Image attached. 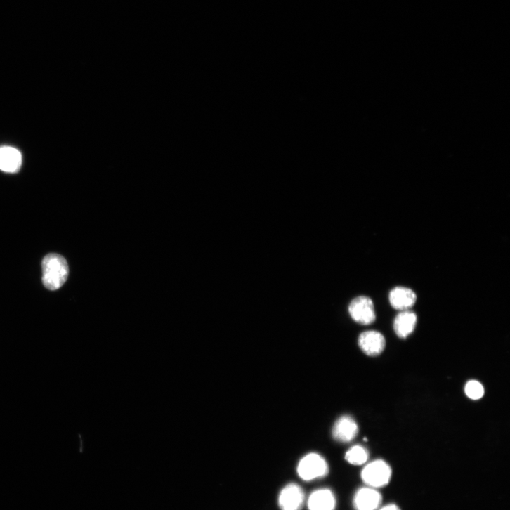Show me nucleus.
I'll return each instance as SVG.
<instances>
[{"instance_id":"nucleus-1","label":"nucleus","mask_w":510,"mask_h":510,"mask_svg":"<svg viewBox=\"0 0 510 510\" xmlns=\"http://www.w3.org/2000/svg\"><path fill=\"white\" fill-rule=\"evenodd\" d=\"M42 282L50 291L60 289L69 277V266L65 259L57 253H50L42 260Z\"/></svg>"},{"instance_id":"nucleus-2","label":"nucleus","mask_w":510,"mask_h":510,"mask_svg":"<svg viewBox=\"0 0 510 510\" xmlns=\"http://www.w3.org/2000/svg\"><path fill=\"white\" fill-rule=\"evenodd\" d=\"M297 473L303 480L311 481L325 477L329 473V467L322 456L310 453L299 462Z\"/></svg>"},{"instance_id":"nucleus-3","label":"nucleus","mask_w":510,"mask_h":510,"mask_svg":"<svg viewBox=\"0 0 510 510\" xmlns=\"http://www.w3.org/2000/svg\"><path fill=\"white\" fill-rule=\"evenodd\" d=\"M392 476L391 466L383 460H376L367 464L362 470L361 477L370 488H379L387 485Z\"/></svg>"},{"instance_id":"nucleus-4","label":"nucleus","mask_w":510,"mask_h":510,"mask_svg":"<svg viewBox=\"0 0 510 510\" xmlns=\"http://www.w3.org/2000/svg\"><path fill=\"white\" fill-rule=\"evenodd\" d=\"M348 309L351 318L358 323L367 325L376 320L374 305L368 296L356 297L351 301Z\"/></svg>"},{"instance_id":"nucleus-5","label":"nucleus","mask_w":510,"mask_h":510,"mask_svg":"<svg viewBox=\"0 0 510 510\" xmlns=\"http://www.w3.org/2000/svg\"><path fill=\"white\" fill-rule=\"evenodd\" d=\"M306 501L305 492L296 483L287 485L279 495L281 510H301Z\"/></svg>"},{"instance_id":"nucleus-6","label":"nucleus","mask_w":510,"mask_h":510,"mask_svg":"<svg viewBox=\"0 0 510 510\" xmlns=\"http://www.w3.org/2000/svg\"><path fill=\"white\" fill-rule=\"evenodd\" d=\"M361 350L368 356L376 357L384 351L386 339L384 335L377 331H367L362 333L358 339Z\"/></svg>"},{"instance_id":"nucleus-7","label":"nucleus","mask_w":510,"mask_h":510,"mask_svg":"<svg viewBox=\"0 0 510 510\" xmlns=\"http://www.w3.org/2000/svg\"><path fill=\"white\" fill-rule=\"evenodd\" d=\"M359 428L355 420L350 416L340 417L332 429L333 438L340 443H350L358 436Z\"/></svg>"},{"instance_id":"nucleus-8","label":"nucleus","mask_w":510,"mask_h":510,"mask_svg":"<svg viewBox=\"0 0 510 510\" xmlns=\"http://www.w3.org/2000/svg\"><path fill=\"white\" fill-rule=\"evenodd\" d=\"M382 496L375 488L366 487L356 492L353 505L355 510H377L381 505Z\"/></svg>"},{"instance_id":"nucleus-9","label":"nucleus","mask_w":510,"mask_h":510,"mask_svg":"<svg viewBox=\"0 0 510 510\" xmlns=\"http://www.w3.org/2000/svg\"><path fill=\"white\" fill-rule=\"evenodd\" d=\"M307 505L308 510H335L336 497L328 488L318 489L308 497Z\"/></svg>"},{"instance_id":"nucleus-10","label":"nucleus","mask_w":510,"mask_h":510,"mask_svg":"<svg viewBox=\"0 0 510 510\" xmlns=\"http://www.w3.org/2000/svg\"><path fill=\"white\" fill-rule=\"evenodd\" d=\"M388 298L391 306L400 311L408 310L417 301L414 292L405 287H396L393 289Z\"/></svg>"},{"instance_id":"nucleus-11","label":"nucleus","mask_w":510,"mask_h":510,"mask_svg":"<svg viewBox=\"0 0 510 510\" xmlns=\"http://www.w3.org/2000/svg\"><path fill=\"white\" fill-rule=\"evenodd\" d=\"M22 162L20 152L12 147L0 148V169L10 174L16 173Z\"/></svg>"},{"instance_id":"nucleus-12","label":"nucleus","mask_w":510,"mask_h":510,"mask_svg":"<svg viewBox=\"0 0 510 510\" xmlns=\"http://www.w3.org/2000/svg\"><path fill=\"white\" fill-rule=\"evenodd\" d=\"M417 321V315L410 310L401 311L395 318L393 328L400 338H406L414 330Z\"/></svg>"},{"instance_id":"nucleus-13","label":"nucleus","mask_w":510,"mask_h":510,"mask_svg":"<svg viewBox=\"0 0 510 510\" xmlns=\"http://www.w3.org/2000/svg\"><path fill=\"white\" fill-rule=\"evenodd\" d=\"M369 458L368 451L362 446L356 445L353 447L346 455V461L355 466L365 464Z\"/></svg>"},{"instance_id":"nucleus-14","label":"nucleus","mask_w":510,"mask_h":510,"mask_svg":"<svg viewBox=\"0 0 510 510\" xmlns=\"http://www.w3.org/2000/svg\"><path fill=\"white\" fill-rule=\"evenodd\" d=\"M484 388L483 385L477 381H470L465 386V393L466 395L472 400H479L484 395Z\"/></svg>"},{"instance_id":"nucleus-15","label":"nucleus","mask_w":510,"mask_h":510,"mask_svg":"<svg viewBox=\"0 0 510 510\" xmlns=\"http://www.w3.org/2000/svg\"><path fill=\"white\" fill-rule=\"evenodd\" d=\"M380 510H400V509L395 504H390L382 507Z\"/></svg>"}]
</instances>
